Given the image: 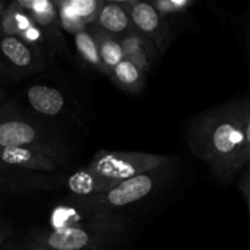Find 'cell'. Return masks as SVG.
<instances>
[{
    "label": "cell",
    "instance_id": "12",
    "mask_svg": "<svg viewBox=\"0 0 250 250\" xmlns=\"http://www.w3.org/2000/svg\"><path fill=\"white\" fill-rule=\"evenodd\" d=\"M99 55L107 66L115 67V66H117L122 61L124 51H122L121 45L117 44L116 42L106 41L100 46Z\"/></svg>",
    "mask_w": 250,
    "mask_h": 250
},
{
    "label": "cell",
    "instance_id": "10",
    "mask_svg": "<svg viewBox=\"0 0 250 250\" xmlns=\"http://www.w3.org/2000/svg\"><path fill=\"white\" fill-rule=\"evenodd\" d=\"M97 6V1H93V0H73L66 4L63 15L68 21H75V20L78 21L94 14Z\"/></svg>",
    "mask_w": 250,
    "mask_h": 250
},
{
    "label": "cell",
    "instance_id": "11",
    "mask_svg": "<svg viewBox=\"0 0 250 250\" xmlns=\"http://www.w3.org/2000/svg\"><path fill=\"white\" fill-rule=\"evenodd\" d=\"M76 45H77L78 50L82 54L83 58L87 59L92 63H99V49L97 48L94 39L89 34L85 33V32H78L77 36H76Z\"/></svg>",
    "mask_w": 250,
    "mask_h": 250
},
{
    "label": "cell",
    "instance_id": "16",
    "mask_svg": "<svg viewBox=\"0 0 250 250\" xmlns=\"http://www.w3.org/2000/svg\"><path fill=\"white\" fill-rule=\"evenodd\" d=\"M2 11H4V5H2V2L0 1V16H1Z\"/></svg>",
    "mask_w": 250,
    "mask_h": 250
},
{
    "label": "cell",
    "instance_id": "9",
    "mask_svg": "<svg viewBox=\"0 0 250 250\" xmlns=\"http://www.w3.org/2000/svg\"><path fill=\"white\" fill-rule=\"evenodd\" d=\"M99 186H104V183L100 182L99 178L94 175L87 172H78L68 180V187L77 194H89L99 190Z\"/></svg>",
    "mask_w": 250,
    "mask_h": 250
},
{
    "label": "cell",
    "instance_id": "17",
    "mask_svg": "<svg viewBox=\"0 0 250 250\" xmlns=\"http://www.w3.org/2000/svg\"><path fill=\"white\" fill-rule=\"evenodd\" d=\"M37 250H48V249H37Z\"/></svg>",
    "mask_w": 250,
    "mask_h": 250
},
{
    "label": "cell",
    "instance_id": "1",
    "mask_svg": "<svg viewBox=\"0 0 250 250\" xmlns=\"http://www.w3.org/2000/svg\"><path fill=\"white\" fill-rule=\"evenodd\" d=\"M246 110L247 104L232 106L220 117L210 134L212 153L226 165L227 170H234L241 166Z\"/></svg>",
    "mask_w": 250,
    "mask_h": 250
},
{
    "label": "cell",
    "instance_id": "7",
    "mask_svg": "<svg viewBox=\"0 0 250 250\" xmlns=\"http://www.w3.org/2000/svg\"><path fill=\"white\" fill-rule=\"evenodd\" d=\"M99 22L107 31L119 33V32L125 31L128 26V16L124 9L115 4H109L103 7Z\"/></svg>",
    "mask_w": 250,
    "mask_h": 250
},
{
    "label": "cell",
    "instance_id": "15",
    "mask_svg": "<svg viewBox=\"0 0 250 250\" xmlns=\"http://www.w3.org/2000/svg\"><path fill=\"white\" fill-rule=\"evenodd\" d=\"M242 190H243L244 195H246L247 200H248L250 210V176H247L243 180V182H242Z\"/></svg>",
    "mask_w": 250,
    "mask_h": 250
},
{
    "label": "cell",
    "instance_id": "5",
    "mask_svg": "<svg viewBox=\"0 0 250 250\" xmlns=\"http://www.w3.org/2000/svg\"><path fill=\"white\" fill-rule=\"evenodd\" d=\"M89 237L77 227H62L48 237V244L56 250H80L88 244Z\"/></svg>",
    "mask_w": 250,
    "mask_h": 250
},
{
    "label": "cell",
    "instance_id": "13",
    "mask_svg": "<svg viewBox=\"0 0 250 250\" xmlns=\"http://www.w3.org/2000/svg\"><path fill=\"white\" fill-rule=\"evenodd\" d=\"M115 75L120 82L129 85L138 81L139 71L133 62L128 60H122L119 65L115 66Z\"/></svg>",
    "mask_w": 250,
    "mask_h": 250
},
{
    "label": "cell",
    "instance_id": "4",
    "mask_svg": "<svg viewBox=\"0 0 250 250\" xmlns=\"http://www.w3.org/2000/svg\"><path fill=\"white\" fill-rule=\"evenodd\" d=\"M27 98L34 110L44 115H56L63 106V97L55 88L46 85H32Z\"/></svg>",
    "mask_w": 250,
    "mask_h": 250
},
{
    "label": "cell",
    "instance_id": "14",
    "mask_svg": "<svg viewBox=\"0 0 250 250\" xmlns=\"http://www.w3.org/2000/svg\"><path fill=\"white\" fill-rule=\"evenodd\" d=\"M250 159V104H247L243 125V146L241 153V166Z\"/></svg>",
    "mask_w": 250,
    "mask_h": 250
},
{
    "label": "cell",
    "instance_id": "6",
    "mask_svg": "<svg viewBox=\"0 0 250 250\" xmlns=\"http://www.w3.org/2000/svg\"><path fill=\"white\" fill-rule=\"evenodd\" d=\"M0 50L5 58L17 67H27L32 62L29 48L16 37H4L0 42Z\"/></svg>",
    "mask_w": 250,
    "mask_h": 250
},
{
    "label": "cell",
    "instance_id": "8",
    "mask_svg": "<svg viewBox=\"0 0 250 250\" xmlns=\"http://www.w3.org/2000/svg\"><path fill=\"white\" fill-rule=\"evenodd\" d=\"M132 20L138 28L143 32L150 33L159 26V15L151 5L146 2H138L132 9Z\"/></svg>",
    "mask_w": 250,
    "mask_h": 250
},
{
    "label": "cell",
    "instance_id": "2",
    "mask_svg": "<svg viewBox=\"0 0 250 250\" xmlns=\"http://www.w3.org/2000/svg\"><path fill=\"white\" fill-rule=\"evenodd\" d=\"M153 186V180L144 173L132 176L112 188L106 194V199L114 207H124L148 195Z\"/></svg>",
    "mask_w": 250,
    "mask_h": 250
},
{
    "label": "cell",
    "instance_id": "3",
    "mask_svg": "<svg viewBox=\"0 0 250 250\" xmlns=\"http://www.w3.org/2000/svg\"><path fill=\"white\" fill-rule=\"evenodd\" d=\"M37 138L36 129L22 121L0 122V149H17Z\"/></svg>",
    "mask_w": 250,
    "mask_h": 250
}]
</instances>
